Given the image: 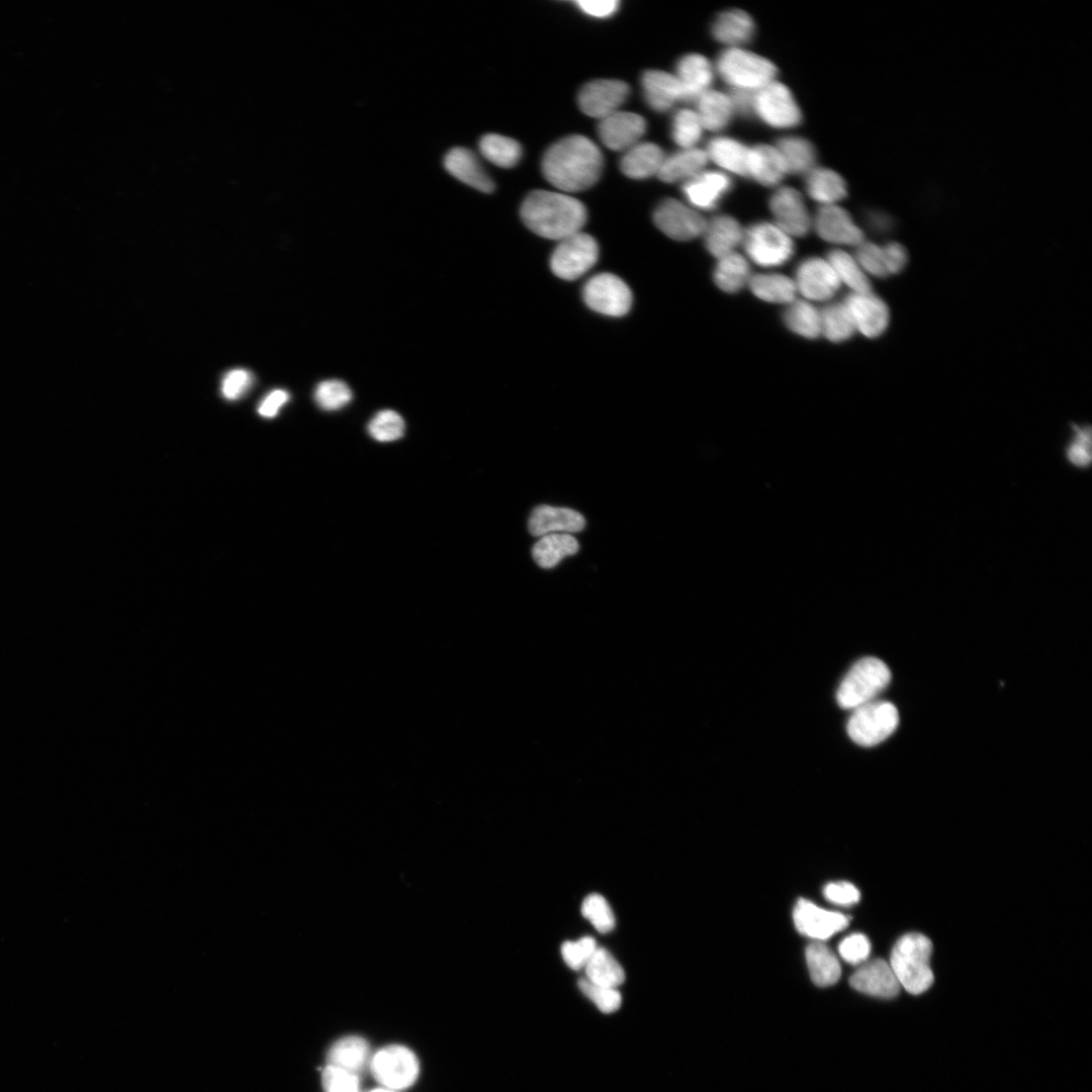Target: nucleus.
Here are the masks:
<instances>
[{
    "instance_id": "0e129e2a",
    "label": "nucleus",
    "mask_w": 1092,
    "mask_h": 1092,
    "mask_svg": "<svg viewBox=\"0 0 1092 1092\" xmlns=\"http://www.w3.org/2000/svg\"><path fill=\"white\" fill-rule=\"evenodd\" d=\"M370 1092H394V1091L385 1088V1089H374V1090H372Z\"/></svg>"
},
{
    "instance_id": "7ed1b4c3",
    "label": "nucleus",
    "mask_w": 1092,
    "mask_h": 1092,
    "mask_svg": "<svg viewBox=\"0 0 1092 1092\" xmlns=\"http://www.w3.org/2000/svg\"><path fill=\"white\" fill-rule=\"evenodd\" d=\"M931 951L930 939L916 932L904 934L894 944L889 964L900 986L907 992L918 995L932 985Z\"/></svg>"
},
{
    "instance_id": "39448f33",
    "label": "nucleus",
    "mask_w": 1092,
    "mask_h": 1092,
    "mask_svg": "<svg viewBox=\"0 0 1092 1092\" xmlns=\"http://www.w3.org/2000/svg\"><path fill=\"white\" fill-rule=\"evenodd\" d=\"M720 77L733 89L756 91L775 81L776 66L767 59L740 48L721 52L716 61Z\"/></svg>"
},
{
    "instance_id": "864d4df0",
    "label": "nucleus",
    "mask_w": 1092,
    "mask_h": 1092,
    "mask_svg": "<svg viewBox=\"0 0 1092 1092\" xmlns=\"http://www.w3.org/2000/svg\"><path fill=\"white\" fill-rule=\"evenodd\" d=\"M854 258L864 273L881 278L889 276L881 246L863 241L857 246Z\"/></svg>"
},
{
    "instance_id": "e2e57ef3",
    "label": "nucleus",
    "mask_w": 1092,
    "mask_h": 1092,
    "mask_svg": "<svg viewBox=\"0 0 1092 1092\" xmlns=\"http://www.w3.org/2000/svg\"><path fill=\"white\" fill-rule=\"evenodd\" d=\"M288 399L289 394L287 391L283 389L273 390L260 403L259 414L265 418H273Z\"/></svg>"
},
{
    "instance_id": "f3484780",
    "label": "nucleus",
    "mask_w": 1092,
    "mask_h": 1092,
    "mask_svg": "<svg viewBox=\"0 0 1092 1092\" xmlns=\"http://www.w3.org/2000/svg\"><path fill=\"white\" fill-rule=\"evenodd\" d=\"M848 308L855 329L868 338L882 335L889 325L888 305L879 296L870 292H851L843 300Z\"/></svg>"
},
{
    "instance_id": "ea45409f",
    "label": "nucleus",
    "mask_w": 1092,
    "mask_h": 1092,
    "mask_svg": "<svg viewBox=\"0 0 1092 1092\" xmlns=\"http://www.w3.org/2000/svg\"><path fill=\"white\" fill-rule=\"evenodd\" d=\"M783 318L790 331L804 338L815 339L821 334L820 311L806 300L789 303Z\"/></svg>"
},
{
    "instance_id": "052dcab7",
    "label": "nucleus",
    "mask_w": 1092,
    "mask_h": 1092,
    "mask_svg": "<svg viewBox=\"0 0 1092 1092\" xmlns=\"http://www.w3.org/2000/svg\"><path fill=\"white\" fill-rule=\"evenodd\" d=\"M575 4L586 15L605 18L618 10L620 2L617 0H579Z\"/></svg>"
},
{
    "instance_id": "c756f323",
    "label": "nucleus",
    "mask_w": 1092,
    "mask_h": 1092,
    "mask_svg": "<svg viewBox=\"0 0 1092 1092\" xmlns=\"http://www.w3.org/2000/svg\"><path fill=\"white\" fill-rule=\"evenodd\" d=\"M706 151L698 148L681 149L665 156L657 177L666 183L684 182L703 171L708 163Z\"/></svg>"
},
{
    "instance_id": "c85d7f7f",
    "label": "nucleus",
    "mask_w": 1092,
    "mask_h": 1092,
    "mask_svg": "<svg viewBox=\"0 0 1092 1092\" xmlns=\"http://www.w3.org/2000/svg\"><path fill=\"white\" fill-rule=\"evenodd\" d=\"M786 173L785 164L776 147L759 144L749 149L747 177L764 186H776Z\"/></svg>"
},
{
    "instance_id": "a211bd4d",
    "label": "nucleus",
    "mask_w": 1092,
    "mask_h": 1092,
    "mask_svg": "<svg viewBox=\"0 0 1092 1092\" xmlns=\"http://www.w3.org/2000/svg\"><path fill=\"white\" fill-rule=\"evenodd\" d=\"M645 119L629 111L618 110L601 119L598 133L602 143L613 151H626L640 142L645 133Z\"/></svg>"
},
{
    "instance_id": "37998d69",
    "label": "nucleus",
    "mask_w": 1092,
    "mask_h": 1092,
    "mask_svg": "<svg viewBox=\"0 0 1092 1092\" xmlns=\"http://www.w3.org/2000/svg\"><path fill=\"white\" fill-rule=\"evenodd\" d=\"M821 334L831 342L848 340L856 331L852 316L844 302H834L820 310Z\"/></svg>"
},
{
    "instance_id": "dca6fc26",
    "label": "nucleus",
    "mask_w": 1092,
    "mask_h": 1092,
    "mask_svg": "<svg viewBox=\"0 0 1092 1092\" xmlns=\"http://www.w3.org/2000/svg\"><path fill=\"white\" fill-rule=\"evenodd\" d=\"M793 917L800 933L818 940L829 938L849 923L842 913L825 910L806 899L798 900Z\"/></svg>"
},
{
    "instance_id": "473e14b6",
    "label": "nucleus",
    "mask_w": 1092,
    "mask_h": 1092,
    "mask_svg": "<svg viewBox=\"0 0 1092 1092\" xmlns=\"http://www.w3.org/2000/svg\"><path fill=\"white\" fill-rule=\"evenodd\" d=\"M806 191L823 205L834 204L847 195L843 178L833 170L815 167L806 174Z\"/></svg>"
},
{
    "instance_id": "412c9836",
    "label": "nucleus",
    "mask_w": 1092,
    "mask_h": 1092,
    "mask_svg": "<svg viewBox=\"0 0 1092 1092\" xmlns=\"http://www.w3.org/2000/svg\"><path fill=\"white\" fill-rule=\"evenodd\" d=\"M849 984L858 992L884 999L896 997L901 989L890 964L882 959L860 965L851 975Z\"/></svg>"
},
{
    "instance_id": "a18cd8bd",
    "label": "nucleus",
    "mask_w": 1092,
    "mask_h": 1092,
    "mask_svg": "<svg viewBox=\"0 0 1092 1092\" xmlns=\"http://www.w3.org/2000/svg\"><path fill=\"white\" fill-rule=\"evenodd\" d=\"M1071 431V438L1064 449L1065 459L1076 469H1089L1092 464V429L1088 425L1073 424Z\"/></svg>"
},
{
    "instance_id": "a19ab883",
    "label": "nucleus",
    "mask_w": 1092,
    "mask_h": 1092,
    "mask_svg": "<svg viewBox=\"0 0 1092 1092\" xmlns=\"http://www.w3.org/2000/svg\"><path fill=\"white\" fill-rule=\"evenodd\" d=\"M478 147L487 161L502 168L516 166L523 154L522 147L517 141L496 133L483 135Z\"/></svg>"
},
{
    "instance_id": "e433bc0d",
    "label": "nucleus",
    "mask_w": 1092,
    "mask_h": 1092,
    "mask_svg": "<svg viewBox=\"0 0 1092 1092\" xmlns=\"http://www.w3.org/2000/svg\"><path fill=\"white\" fill-rule=\"evenodd\" d=\"M747 284L756 297L767 302L789 304L796 299L794 280L783 274H756L750 276Z\"/></svg>"
},
{
    "instance_id": "4468645a",
    "label": "nucleus",
    "mask_w": 1092,
    "mask_h": 1092,
    "mask_svg": "<svg viewBox=\"0 0 1092 1092\" xmlns=\"http://www.w3.org/2000/svg\"><path fill=\"white\" fill-rule=\"evenodd\" d=\"M769 208L775 224L788 236L804 237L808 234L812 219L802 194L795 188H778L769 198Z\"/></svg>"
},
{
    "instance_id": "f03ea898",
    "label": "nucleus",
    "mask_w": 1092,
    "mask_h": 1092,
    "mask_svg": "<svg viewBox=\"0 0 1092 1092\" xmlns=\"http://www.w3.org/2000/svg\"><path fill=\"white\" fill-rule=\"evenodd\" d=\"M520 214L525 225L536 235L560 241L581 232L586 209L576 198L548 190H534L524 199Z\"/></svg>"
},
{
    "instance_id": "5701e85b",
    "label": "nucleus",
    "mask_w": 1092,
    "mask_h": 1092,
    "mask_svg": "<svg viewBox=\"0 0 1092 1092\" xmlns=\"http://www.w3.org/2000/svg\"><path fill=\"white\" fill-rule=\"evenodd\" d=\"M585 526L582 515L568 508L551 506L536 507L528 521L529 532L533 536H544L555 532H580Z\"/></svg>"
},
{
    "instance_id": "2f4dec72",
    "label": "nucleus",
    "mask_w": 1092,
    "mask_h": 1092,
    "mask_svg": "<svg viewBox=\"0 0 1092 1092\" xmlns=\"http://www.w3.org/2000/svg\"><path fill=\"white\" fill-rule=\"evenodd\" d=\"M369 1053V1044L365 1038L358 1035L345 1036L330 1048L327 1055L328 1066L356 1074L365 1067Z\"/></svg>"
},
{
    "instance_id": "1a4fd4ad",
    "label": "nucleus",
    "mask_w": 1092,
    "mask_h": 1092,
    "mask_svg": "<svg viewBox=\"0 0 1092 1092\" xmlns=\"http://www.w3.org/2000/svg\"><path fill=\"white\" fill-rule=\"evenodd\" d=\"M374 1078L389 1090L412 1086L419 1077L420 1064L410 1049L391 1044L379 1050L371 1060Z\"/></svg>"
},
{
    "instance_id": "423d86ee",
    "label": "nucleus",
    "mask_w": 1092,
    "mask_h": 1092,
    "mask_svg": "<svg viewBox=\"0 0 1092 1092\" xmlns=\"http://www.w3.org/2000/svg\"><path fill=\"white\" fill-rule=\"evenodd\" d=\"M898 724L897 708L890 702L874 700L852 710L846 729L853 742L868 747L886 740Z\"/></svg>"
},
{
    "instance_id": "aec40b11",
    "label": "nucleus",
    "mask_w": 1092,
    "mask_h": 1092,
    "mask_svg": "<svg viewBox=\"0 0 1092 1092\" xmlns=\"http://www.w3.org/2000/svg\"><path fill=\"white\" fill-rule=\"evenodd\" d=\"M813 223L818 236L826 242L856 247L863 242V233L850 214L835 204L822 205Z\"/></svg>"
},
{
    "instance_id": "4d7b16f0",
    "label": "nucleus",
    "mask_w": 1092,
    "mask_h": 1092,
    "mask_svg": "<svg viewBox=\"0 0 1092 1092\" xmlns=\"http://www.w3.org/2000/svg\"><path fill=\"white\" fill-rule=\"evenodd\" d=\"M252 374L245 369H234L228 372L221 381L222 395L230 399H238L251 387Z\"/></svg>"
},
{
    "instance_id": "9b49d317",
    "label": "nucleus",
    "mask_w": 1092,
    "mask_h": 1092,
    "mask_svg": "<svg viewBox=\"0 0 1092 1092\" xmlns=\"http://www.w3.org/2000/svg\"><path fill=\"white\" fill-rule=\"evenodd\" d=\"M582 297L590 309L609 316L625 315L633 299L629 286L611 273H600L588 279Z\"/></svg>"
},
{
    "instance_id": "6ab92c4d",
    "label": "nucleus",
    "mask_w": 1092,
    "mask_h": 1092,
    "mask_svg": "<svg viewBox=\"0 0 1092 1092\" xmlns=\"http://www.w3.org/2000/svg\"><path fill=\"white\" fill-rule=\"evenodd\" d=\"M733 188L732 179L724 172L702 171L682 183L681 191L695 208L715 209Z\"/></svg>"
},
{
    "instance_id": "680f3d73",
    "label": "nucleus",
    "mask_w": 1092,
    "mask_h": 1092,
    "mask_svg": "<svg viewBox=\"0 0 1092 1092\" xmlns=\"http://www.w3.org/2000/svg\"><path fill=\"white\" fill-rule=\"evenodd\" d=\"M754 94L755 91L732 88L728 96L734 112L746 118L754 115Z\"/></svg>"
},
{
    "instance_id": "58836bf2",
    "label": "nucleus",
    "mask_w": 1092,
    "mask_h": 1092,
    "mask_svg": "<svg viewBox=\"0 0 1092 1092\" xmlns=\"http://www.w3.org/2000/svg\"><path fill=\"white\" fill-rule=\"evenodd\" d=\"M750 276L748 262L735 252L719 258L713 272L716 285L728 293L739 291L748 283Z\"/></svg>"
},
{
    "instance_id": "3c124183",
    "label": "nucleus",
    "mask_w": 1092,
    "mask_h": 1092,
    "mask_svg": "<svg viewBox=\"0 0 1092 1092\" xmlns=\"http://www.w3.org/2000/svg\"><path fill=\"white\" fill-rule=\"evenodd\" d=\"M577 985L580 991L604 1013H612L621 1006L622 997L616 988L595 984L586 978L579 979Z\"/></svg>"
},
{
    "instance_id": "79ce46f5",
    "label": "nucleus",
    "mask_w": 1092,
    "mask_h": 1092,
    "mask_svg": "<svg viewBox=\"0 0 1092 1092\" xmlns=\"http://www.w3.org/2000/svg\"><path fill=\"white\" fill-rule=\"evenodd\" d=\"M584 969L586 979L601 986L617 988L625 980L623 968L604 947H597Z\"/></svg>"
},
{
    "instance_id": "f257e3e1",
    "label": "nucleus",
    "mask_w": 1092,
    "mask_h": 1092,
    "mask_svg": "<svg viewBox=\"0 0 1092 1092\" xmlns=\"http://www.w3.org/2000/svg\"><path fill=\"white\" fill-rule=\"evenodd\" d=\"M545 179L564 192L592 187L600 179L604 159L598 146L584 135L565 136L545 152L542 158Z\"/></svg>"
},
{
    "instance_id": "5fc2aeb1",
    "label": "nucleus",
    "mask_w": 1092,
    "mask_h": 1092,
    "mask_svg": "<svg viewBox=\"0 0 1092 1092\" xmlns=\"http://www.w3.org/2000/svg\"><path fill=\"white\" fill-rule=\"evenodd\" d=\"M324 1092H360L356 1074L327 1066L322 1075Z\"/></svg>"
},
{
    "instance_id": "de8ad7c7",
    "label": "nucleus",
    "mask_w": 1092,
    "mask_h": 1092,
    "mask_svg": "<svg viewBox=\"0 0 1092 1092\" xmlns=\"http://www.w3.org/2000/svg\"><path fill=\"white\" fill-rule=\"evenodd\" d=\"M352 399L350 387L342 380L329 379L317 384L314 390V400L324 411H337L348 404Z\"/></svg>"
},
{
    "instance_id": "7c9ffc66",
    "label": "nucleus",
    "mask_w": 1092,
    "mask_h": 1092,
    "mask_svg": "<svg viewBox=\"0 0 1092 1092\" xmlns=\"http://www.w3.org/2000/svg\"><path fill=\"white\" fill-rule=\"evenodd\" d=\"M749 149L733 138L717 136L708 143L706 154L708 159L722 169L747 177Z\"/></svg>"
},
{
    "instance_id": "603ef678",
    "label": "nucleus",
    "mask_w": 1092,
    "mask_h": 1092,
    "mask_svg": "<svg viewBox=\"0 0 1092 1092\" xmlns=\"http://www.w3.org/2000/svg\"><path fill=\"white\" fill-rule=\"evenodd\" d=\"M596 949V940L585 936L576 941H565L561 945V954L566 965L577 971L585 967Z\"/></svg>"
},
{
    "instance_id": "393cba45",
    "label": "nucleus",
    "mask_w": 1092,
    "mask_h": 1092,
    "mask_svg": "<svg viewBox=\"0 0 1092 1092\" xmlns=\"http://www.w3.org/2000/svg\"><path fill=\"white\" fill-rule=\"evenodd\" d=\"M675 77L679 81L685 101L697 100L710 89L714 70L710 61L699 54H688L676 64Z\"/></svg>"
},
{
    "instance_id": "bb28decb",
    "label": "nucleus",
    "mask_w": 1092,
    "mask_h": 1092,
    "mask_svg": "<svg viewBox=\"0 0 1092 1092\" xmlns=\"http://www.w3.org/2000/svg\"><path fill=\"white\" fill-rule=\"evenodd\" d=\"M743 233L740 223L732 216L721 214L707 221L703 233L707 251L716 258L732 252L742 243Z\"/></svg>"
},
{
    "instance_id": "72a5a7b5",
    "label": "nucleus",
    "mask_w": 1092,
    "mask_h": 1092,
    "mask_svg": "<svg viewBox=\"0 0 1092 1092\" xmlns=\"http://www.w3.org/2000/svg\"><path fill=\"white\" fill-rule=\"evenodd\" d=\"M696 101L703 128L719 131L730 123L734 109L728 94L709 89Z\"/></svg>"
},
{
    "instance_id": "ddd939ff",
    "label": "nucleus",
    "mask_w": 1092,
    "mask_h": 1092,
    "mask_svg": "<svg viewBox=\"0 0 1092 1092\" xmlns=\"http://www.w3.org/2000/svg\"><path fill=\"white\" fill-rule=\"evenodd\" d=\"M629 93L630 88L624 81L599 79L583 85L577 103L584 114L602 119L618 111Z\"/></svg>"
},
{
    "instance_id": "13d9d810",
    "label": "nucleus",
    "mask_w": 1092,
    "mask_h": 1092,
    "mask_svg": "<svg viewBox=\"0 0 1092 1092\" xmlns=\"http://www.w3.org/2000/svg\"><path fill=\"white\" fill-rule=\"evenodd\" d=\"M827 900L837 905H852L859 901L858 889L848 882L829 883L824 888Z\"/></svg>"
},
{
    "instance_id": "f704fd0d",
    "label": "nucleus",
    "mask_w": 1092,
    "mask_h": 1092,
    "mask_svg": "<svg viewBox=\"0 0 1092 1092\" xmlns=\"http://www.w3.org/2000/svg\"><path fill=\"white\" fill-rule=\"evenodd\" d=\"M776 149L780 153L787 173L807 174L816 163V150L806 139L789 135L779 139Z\"/></svg>"
},
{
    "instance_id": "a878e982",
    "label": "nucleus",
    "mask_w": 1092,
    "mask_h": 1092,
    "mask_svg": "<svg viewBox=\"0 0 1092 1092\" xmlns=\"http://www.w3.org/2000/svg\"><path fill=\"white\" fill-rule=\"evenodd\" d=\"M664 158L665 154L658 145L639 142L626 150L620 160V170L631 179H646L657 175Z\"/></svg>"
},
{
    "instance_id": "20e7f679",
    "label": "nucleus",
    "mask_w": 1092,
    "mask_h": 1092,
    "mask_svg": "<svg viewBox=\"0 0 1092 1092\" xmlns=\"http://www.w3.org/2000/svg\"><path fill=\"white\" fill-rule=\"evenodd\" d=\"M891 681V671L881 659L868 656L856 661L843 677L836 693L838 705L853 710L876 700Z\"/></svg>"
},
{
    "instance_id": "4c0bfd02",
    "label": "nucleus",
    "mask_w": 1092,
    "mask_h": 1092,
    "mask_svg": "<svg viewBox=\"0 0 1092 1092\" xmlns=\"http://www.w3.org/2000/svg\"><path fill=\"white\" fill-rule=\"evenodd\" d=\"M806 962L815 985L827 987L835 984L841 969L835 954L821 942H813L806 948Z\"/></svg>"
},
{
    "instance_id": "9d476101",
    "label": "nucleus",
    "mask_w": 1092,
    "mask_h": 1092,
    "mask_svg": "<svg viewBox=\"0 0 1092 1092\" xmlns=\"http://www.w3.org/2000/svg\"><path fill=\"white\" fill-rule=\"evenodd\" d=\"M754 115L776 128H791L802 121L801 110L787 86L772 81L755 91Z\"/></svg>"
},
{
    "instance_id": "c9c22d12",
    "label": "nucleus",
    "mask_w": 1092,
    "mask_h": 1092,
    "mask_svg": "<svg viewBox=\"0 0 1092 1092\" xmlns=\"http://www.w3.org/2000/svg\"><path fill=\"white\" fill-rule=\"evenodd\" d=\"M578 549V542L572 535L551 533L542 536L535 543L532 556L540 567L552 568L564 557L575 554Z\"/></svg>"
},
{
    "instance_id": "6e6552de",
    "label": "nucleus",
    "mask_w": 1092,
    "mask_h": 1092,
    "mask_svg": "<svg viewBox=\"0 0 1092 1092\" xmlns=\"http://www.w3.org/2000/svg\"><path fill=\"white\" fill-rule=\"evenodd\" d=\"M599 246L588 234L578 232L559 241L550 258L552 272L563 280H575L598 261Z\"/></svg>"
},
{
    "instance_id": "cd10ccee",
    "label": "nucleus",
    "mask_w": 1092,
    "mask_h": 1092,
    "mask_svg": "<svg viewBox=\"0 0 1092 1092\" xmlns=\"http://www.w3.org/2000/svg\"><path fill=\"white\" fill-rule=\"evenodd\" d=\"M712 36L719 42L732 46L749 42L755 33V23L743 10L731 9L721 12L711 26Z\"/></svg>"
},
{
    "instance_id": "0eeeda50",
    "label": "nucleus",
    "mask_w": 1092,
    "mask_h": 1092,
    "mask_svg": "<svg viewBox=\"0 0 1092 1092\" xmlns=\"http://www.w3.org/2000/svg\"><path fill=\"white\" fill-rule=\"evenodd\" d=\"M742 245L747 256L763 267L781 266L788 262L795 252L791 237L775 223L767 221L749 225L743 233Z\"/></svg>"
},
{
    "instance_id": "b1692460",
    "label": "nucleus",
    "mask_w": 1092,
    "mask_h": 1092,
    "mask_svg": "<svg viewBox=\"0 0 1092 1092\" xmlns=\"http://www.w3.org/2000/svg\"><path fill=\"white\" fill-rule=\"evenodd\" d=\"M641 86L647 105L654 111H667L677 101L684 100L681 85L673 74L648 70L642 75Z\"/></svg>"
},
{
    "instance_id": "49530a36",
    "label": "nucleus",
    "mask_w": 1092,
    "mask_h": 1092,
    "mask_svg": "<svg viewBox=\"0 0 1092 1092\" xmlns=\"http://www.w3.org/2000/svg\"><path fill=\"white\" fill-rule=\"evenodd\" d=\"M702 131L703 125L696 111L682 108L672 116L671 139L681 149L695 148L702 136Z\"/></svg>"
},
{
    "instance_id": "f8f14e48",
    "label": "nucleus",
    "mask_w": 1092,
    "mask_h": 1092,
    "mask_svg": "<svg viewBox=\"0 0 1092 1092\" xmlns=\"http://www.w3.org/2000/svg\"><path fill=\"white\" fill-rule=\"evenodd\" d=\"M653 221L664 235L676 241L703 235L707 224L701 213L674 198H665L656 206Z\"/></svg>"
},
{
    "instance_id": "bf43d9fd",
    "label": "nucleus",
    "mask_w": 1092,
    "mask_h": 1092,
    "mask_svg": "<svg viewBox=\"0 0 1092 1092\" xmlns=\"http://www.w3.org/2000/svg\"><path fill=\"white\" fill-rule=\"evenodd\" d=\"M882 248L888 275L901 272L908 261L906 249L899 243H889Z\"/></svg>"
},
{
    "instance_id": "8fccbe9b",
    "label": "nucleus",
    "mask_w": 1092,
    "mask_h": 1092,
    "mask_svg": "<svg viewBox=\"0 0 1092 1092\" xmlns=\"http://www.w3.org/2000/svg\"><path fill=\"white\" fill-rule=\"evenodd\" d=\"M581 913L601 933H607L615 926L614 913L607 900L600 894H590L584 898Z\"/></svg>"
},
{
    "instance_id": "6e6d98bb",
    "label": "nucleus",
    "mask_w": 1092,
    "mask_h": 1092,
    "mask_svg": "<svg viewBox=\"0 0 1092 1092\" xmlns=\"http://www.w3.org/2000/svg\"><path fill=\"white\" fill-rule=\"evenodd\" d=\"M840 957L852 965L864 963L871 952V943L868 937L861 933H853L845 937L838 946Z\"/></svg>"
},
{
    "instance_id": "c03bdc74",
    "label": "nucleus",
    "mask_w": 1092,
    "mask_h": 1092,
    "mask_svg": "<svg viewBox=\"0 0 1092 1092\" xmlns=\"http://www.w3.org/2000/svg\"><path fill=\"white\" fill-rule=\"evenodd\" d=\"M826 260L840 283L847 285L853 292L871 291L870 280L854 257L841 250H832L828 253Z\"/></svg>"
},
{
    "instance_id": "2eb2a0df",
    "label": "nucleus",
    "mask_w": 1092,
    "mask_h": 1092,
    "mask_svg": "<svg viewBox=\"0 0 1092 1092\" xmlns=\"http://www.w3.org/2000/svg\"><path fill=\"white\" fill-rule=\"evenodd\" d=\"M794 282L803 296L819 301L831 298L840 287V281L828 261L819 257L802 261L796 269Z\"/></svg>"
},
{
    "instance_id": "4be33fe9",
    "label": "nucleus",
    "mask_w": 1092,
    "mask_h": 1092,
    "mask_svg": "<svg viewBox=\"0 0 1092 1092\" xmlns=\"http://www.w3.org/2000/svg\"><path fill=\"white\" fill-rule=\"evenodd\" d=\"M444 167L453 177L476 190L490 193L494 189L493 181L469 149H451L444 158Z\"/></svg>"
},
{
    "instance_id": "09e8293b",
    "label": "nucleus",
    "mask_w": 1092,
    "mask_h": 1092,
    "mask_svg": "<svg viewBox=\"0 0 1092 1092\" xmlns=\"http://www.w3.org/2000/svg\"><path fill=\"white\" fill-rule=\"evenodd\" d=\"M404 427V421L399 414L384 410L378 412L370 421L368 432L376 441L392 442L403 435Z\"/></svg>"
}]
</instances>
